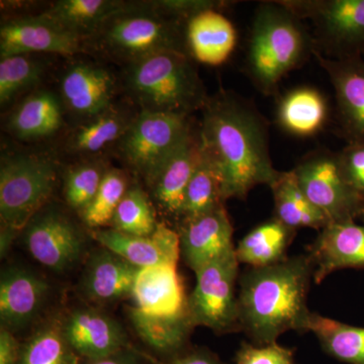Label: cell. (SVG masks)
Here are the masks:
<instances>
[{
    "instance_id": "1",
    "label": "cell",
    "mask_w": 364,
    "mask_h": 364,
    "mask_svg": "<svg viewBox=\"0 0 364 364\" xmlns=\"http://www.w3.org/2000/svg\"><path fill=\"white\" fill-rule=\"evenodd\" d=\"M198 128L203 156L217 170L225 200H244L255 186H270L280 172L268 146V126L259 112L234 93L208 98Z\"/></svg>"
},
{
    "instance_id": "2",
    "label": "cell",
    "mask_w": 364,
    "mask_h": 364,
    "mask_svg": "<svg viewBox=\"0 0 364 364\" xmlns=\"http://www.w3.org/2000/svg\"><path fill=\"white\" fill-rule=\"evenodd\" d=\"M314 267L308 254L277 264L248 267L239 277L240 331L252 344L277 343L284 333H306L311 312L308 294Z\"/></svg>"
},
{
    "instance_id": "3",
    "label": "cell",
    "mask_w": 364,
    "mask_h": 364,
    "mask_svg": "<svg viewBox=\"0 0 364 364\" xmlns=\"http://www.w3.org/2000/svg\"><path fill=\"white\" fill-rule=\"evenodd\" d=\"M186 30V23L163 13L153 1H126L85 41V53L123 67L163 52L188 54Z\"/></svg>"
},
{
    "instance_id": "4",
    "label": "cell",
    "mask_w": 364,
    "mask_h": 364,
    "mask_svg": "<svg viewBox=\"0 0 364 364\" xmlns=\"http://www.w3.org/2000/svg\"><path fill=\"white\" fill-rule=\"evenodd\" d=\"M119 83L139 112L191 117L203 111L210 98L186 53H159L124 67Z\"/></svg>"
},
{
    "instance_id": "5",
    "label": "cell",
    "mask_w": 364,
    "mask_h": 364,
    "mask_svg": "<svg viewBox=\"0 0 364 364\" xmlns=\"http://www.w3.org/2000/svg\"><path fill=\"white\" fill-rule=\"evenodd\" d=\"M315 50L301 20L280 1L263 2L254 14L246 58L249 77L264 95Z\"/></svg>"
},
{
    "instance_id": "6",
    "label": "cell",
    "mask_w": 364,
    "mask_h": 364,
    "mask_svg": "<svg viewBox=\"0 0 364 364\" xmlns=\"http://www.w3.org/2000/svg\"><path fill=\"white\" fill-rule=\"evenodd\" d=\"M59 164L48 153L21 152L2 158L0 167L1 253L51 198Z\"/></svg>"
},
{
    "instance_id": "7",
    "label": "cell",
    "mask_w": 364,
    "mask_h": 364,
    "mask_svg": "<svg viewBox=\"0 0 364 364\" xmlns=\"http://www.w3.org/2000/svg\"><path fill=\"white\" fill-rule=\"evenodd\" d=\"M189 117L139 112L114 147L119 159L149 184L165 162L193 134Z\"/></svg>"
},
{
    "instance_id": "8",
    "label": "cell",
    "mask_w": 364,
    "mask_h": 364,
    "mask_svg": "<svg viewBox=\"0 0 364 364\" xmlns=\"http://www.w3.org/2000/svg\"><path fill=\"white\" fill-rule=\"evenodd\" d=\"M299 20L315 26V50L333 59L361 57L364 0H282Z\"/></svg>"
},
{
    "instance_id": "9",
    "label": "cell",
    "mask_w": 364,
    "mask_h": 364,
    "mask_svg": "<svg viewBox=\"0 0 364 364\" xmlns=\"http://www.w3.org/2000/svg\"><path fill=\"white\" fill-rule=\"evenodd\" d=\"M239 265L233 251L195 272L196 287L188 298V317L193 327L203 326L220 334L240 331Z\"/></svg>"
},
{
    "instance_id": "10",
    "label": "cell",
    "mask_w": 364,
    "mask_h": 364,
    "mask_svg": "<svg viewBox=\"0 0 364 364\" xmlns=\"http://www.w3.org/2000/svg\"><path fill=\"white\" fill-rule=\"evenodd\" d=\"M291 171L306 198L330 223L356 221L361 218L363 200L349 186L338 153L313 151L301 158Z\"/></svg>"
},
{
    "instance_id": "11",
    "label": "cell",
    "mask_w": 364,
    "mask_h": 364,
    "mask_svg": "<svg viewBox=\"0 0 364 364\" xmlns=\"http://www.w3.org/2000/svg\"><path fill=\"white\" fill-rule=\"evenodd\" d=\"M58 97L64 111L80 122L97 116L114 104L121 90L119 78L93 62L76 61L65 67L59 79Z\"/></svg>"
},
{
    "instance_id": "12",
    "label": "cell",
    "mask_w": 364,
    "mask_h": 364,
    "mask_svg": "<svg viewBox=\"0 0 364 364\" xmlns=\"http://www.w3.org/2000/svg\"><path fill=\"white\" fill-rule=\"evenodd\" d=\"M85 53V42L43 14L4 21L0 28V57L53 54L72 57Z\"/></svg>"
},
{
    "instance_id": "13",
    "label": "cell",
    "mask_w": 364,
    "mask_h": 364,
    "mask_svg": "<svg viewBox=\"0 0 364 364\" xmlns=\"http://www.w3.org/2000/svg\"><path fill=\"white\" fill-rule=\"evenodd\" d=\"M23 231L28 252L50 269L64 272L82 252L83 242L77 228L58 210H41Z\"/></svg>"
},
{
    "instance_id": "14",
    "label": "cell",
    "mask_w": 364,
    "mask_h": 364,
    "mask_svg": "<svg viewBox=\"0 0 364 364\" xmlns=\"http://www.w3.org/2000/svg\"><path fill=\"white\" fill-rule=\"evenodd\" d=\"M334 90L337 117L349 143L364 144V59H333L314 50Z\"/></svg>"
},
{
    "instance_id": "15",
    "label": "cell",
    "mask_w": 364,
    "mask_h": 364,
    "mask_svg": "<svg viewBox=\"0 0 364 364\" xmlns=\"http://www.w3.org/2000/svg\"><path fill=\"white\" fill-rule=\"evenodd\" d=\"M61 326L72 350L82 360L107 358L130 348L122 325L95 309L75 310Z\"/></svg>"
},
{
    "instance_id": "16",
    "label": "cell",
    "mask_w": 364,
    "mask_h": 364,
    "mask_svg": "<svg viewBox=\"0 0 364 364\" xmlns=\"http://www.w3.org/2000/svg\"><path fill=\"white\" fill-rule=\"evenodd\" d=\"M181 255L193 272L235 251L234 229L225 205L181 222Z\"/></svg>"
},
{
    "instance_id": "17",
    "label": "cell",
    "mask_w": 364,
    "mask_h": 364,
    "mask_svg": "<svg viewBox=\"0 0 364 364\" xmlns=\"http://www.w3.org/2000/svg\"><path fill=\"white\" fill-rule=\"evenodd\" d=\"M306 254L312 261L316 284L337 270L364 269V225L330 223L318 231Z\"/></svg>"
},
{
    "instance_id": "18",
    "label": "cell",
    "mask_w": 364,
    "mask_h": 364,
    "mask_svg": "<svg viewBox=\"0 0 364 364\" xmlns=\"http://www.w3.org/2000/svg\"><path fill=\"white\" fill-rule=\"evenodd\" d=\"M92 237L102 247L139 268L177 265L181 256L179 234L163 223H158L149 236H134L111 228L93 230Z\"/></svg>"
},
{
    "instance_id": "19",
    "label": "cell",
    "mask_w": 364,
    "mask_h": 364,
    "mask_svg": "<svg viewBox=\"0 0 364 364\" xmlns=\"http://www.w3.org/2000/svg\"><path fill=\"white\" fill-rule=\"evenodd\" d=\"M133 107L131 102H114L105 112L80 122L66 136L63 152L85 160L116 147L138 114Z\"/></svg>"
},
{
    "instance_id": "20",
    "label": "cell",
    "mask_w": 364,
    "mask_h": 364,
    "mask_svg": "<svg viewBox=\"0 0 364 364\" xmlns=\"http://www.w3.org/2000/svg\"><path fill=\"white\" fill-rule=\"evenodd\" d=\"M49 284L26 268H6L0 279V318L2 327L14 332L30 324L44 304Z\"/></svg>"
},
{
    "instance_id": "21",
    "label": "cell",
    "mask_w": 364,
    "mask_h": 364,
    "mask_svg": "<svg viewBox=\"0 0 364 364\" xmlns=\"http://www.w3.org/2000/svg\"><path fill=\"white\" fill-rule=\"evenodd\" d=\"M131 298L138 310L160 317L188 313V298L177 265L159 264L139 269Z\"/></svg>"
},
{
    "instance_id": "22",
    "label": "cell",
    "mask_w": 364,
    "mask_h": 364,
    "mask_svg": "<svg viewBox=\"0 0 364 364\" xmlns=\"http://www.w3.org/2000/svg\"><path fill=\"white\" fill-rule=\"evenodd\" d=\"M202 160L198 131H193L148 184L155 202L165 215L181 220L186 189Z\"/></svg>"
},
{
    "instance_id": "23",
    "label": "cell",
    "mask_w": 364,
    "mask_h": 364,
    "mask_svg": "<svg viewBox=\"0 0 364 364\" xmlns=\"http://www.w3.org/2000/svg\"><path fill=\"white\" fill-rule=\"evenodd\" d=\"M64 107L58 95L38 90L16 104L6 119V129L26 142L45 140L56 135L64 124Z\"/></svg>"
},
{
    "instance_id": "24",
    "label": "cell",
    "mask_w": 364,
    "mask_h": 364,
    "mask_svg": "<svg viewBox=\"0 0 364 364\" xmlns=\"http://www.w3.org/2000/svg\"><path fill=\"white\" fill-rule=\"evenodd\" d=\"M186 47L191 59L205 65L225 63L234 52L237 33L220 9H208L186 23Z\"/></svg>"
},
{
    "instance_id": "25",
    "label": "cell",
    "mask_w": 364,
    "mask_h": 364,
    "mask_svg": "<svg viewBox=\"0 0 364 364\" xmlns=\"http://www.w3.org/2000/svg\"><path fill=\"white\" fill-rule=\"evenodd\" d=\"M140 268L117 254L102 249L90 256L81 289L95 303H111L131 296Z\"/></svg>"
},
{
    "instance_id": "26",
    "label": "cell",
    "mask_w": 364,
    "mask_h": 364,
    "mask_svg": "<svg viewBox=\"0 0 364 364\" xmlns=\"http://www.w3.org/2000/svg\"><path fill=\"white\" fill-rule=\"evenodd\" d=\"M296 230L277 218L261 223L246 234L235 248L237 259L248 267H265L286 259Z\"/></svg>"
},
{
    "instance_id": "27",
    "label": "cell",
    "mask_w": 364,
    "mask_h": 364,
    "mask_svg": "<svg viewBox=\"0 0 364 364\" xmlns=\"http://www.w3.org/2000/svg\"><path fill=\"white\" fill-rule=\"evenodd\" d=\"M277 119L280 128L291 135L303 138L316 135L327 121V102L315 88H294L279 100Z\"/></svg>"
},
{
    "instance_id": "28",
    "label": "cell",
    "mask_w": 364,
    "mask_h": 364,
    "mask_svg": "<svg viewBox=\"0 0 364 364\" xmlns=\"http://www.w3.org/2000/svg\"><path fill=\"white\" fill-rule=\"evenodd\" d=\"M129 318L136 334L150 349L173 358L186 350L193 326L188 314L174 317L149 315L135 306L129 309Z\"/></svg>"
},
{
    "instance_id": "29",
    "label": "cell",
    "mask_w": 364,
    "mask_h": 364,
    "mask_svg": "<svg viewBox=\"0 0 364 364\" xmlns=\"http://www.w3.org/2000/svg\"><path fill=\"white\" fill-rule=\"evenodd\" d=\"M124 4L119 0H59L41 14L85 42Z\"/></svg>"
},
{
    "instance_id": "30",
    "label": "cell",
    "mask_w": 364,
    "mask_h": 364,
    "mask_svg": "<svg viewBox=\"0 0 364 364\" xmlns=\"http://www.w3.org/2000/svg\"><path fill=\"white\" fill-rule=\"evenodd\" d=\"M274 200V215L287 227L294 230L311 228L321 231L329 220L306 198L299 188L293 171H280L272 186Z\"/></svg>"
},
{
    "instance_id": "31",
    "label": "cell",
    "mask_w": 364,
    "mask_h": 364,
    "mask_svg": "<svg viewBox=\"0 0 364 364\" xmlns=\"http://www.w3.org/2000/svg\"><path fill=\"white\" fill-rule=\"evenodd\" d=\"M306 332L315 335L321 348L332 358L346 364H364V327L312 312Z\"/></svg>"
},
{
    "instance_id": "32",
    "label": "cell",
    "mask_w": 364,
    "mask_h": 364,
    "mask_svg": "<svg viewBox=\"0 0 364 364\" xmlns=\"http://www.w3.org/2000/svg\"><path fill=\"white\" fill-rule=\"evenodd\" d=\"M41 54H18L0 60V105L13 104L23 93L37 90L47 70V60Z\"/></svg>"
},
{
    "instance_id": "33",
    "label": "cell",
    "mask_w": 364,
    "mask_h": 364,
    "mask_svg": "<svg viewBox=\"0 0 364 364\" xmlns=\"http://www.w3.org/2000/svg\"><path fill=\"white\" fill-rule=\"evenodd\" d=\"M221 178L217 170L203 156L186 189L181 222L195 219L224 205Z\"/></svg>"
},
{
    "instance_id": "34",
    "label": "cell",
    "mask_w": 364,
    "mask_h": 364,
    "mask_svg": "<svg viewBox=\"0 0 364 364\" xmlns=\"http://www.w3.org/2000/svg\"><path fill=\"white\" fill-rule=\"evenodd\" d=\"M78 358L64 337L62 326L49 324L21 345L18 364H79Z\"/></svg>"
},
{
    "instance_id": "35",
    "label": "cell",
    "mask_w": 364,
    "mask_h": 364,
    "mask_svg": "<svg viewBox=\"0 0 364 364\" xmlns=\"http://www.w3.org/2000/svg\"><path fill=\"white\" fill-rule=\"evenodd\" d=\"M129 188L128 177L123 170L107 168L97 195L80 214L86 226L97 230L112 225L117 205Z\"/></svg>"
},
{
    "instance_id": "36",
    "label": "cell",
    "mask_w": 364,
    "mask_h": 364,
    "mask_svg": "<svg viewBox=\"0 0 364 364\" xmlns=\"http://www.w3.org/2000/svg\"><path fill=\"white\" fill-rule=\"evenodd\" d=\"M157 225L154 208L145 191L140 186H130L117 205L112 229L134 236H149Z\"/></svg>"
},
{
    "instance_id": "37",
    "label": "cell",
    "mask_w": 364,
    "mask_h": 364,
    "mask_svg": "<svg viewBox=\"0 0 364 364\" xmlns=\"http://www.w3.org/2000/svg\"><path fill=\"white\" fill-rule=\"evenodd\" d=\"M107 170L104 163L93 160V158L72 165L64 177V196L67 205L81 214L97 195Z\"/></svg>"
},
{
    "instance_id": "38",
    "label": "cell",
    "mask_w": 364,
    "mask_h": 364,
    "mask_svg": "<svg viewBox=\"0 0 364 364\" xmlns=\"http://www.w3.org/2000/svg\"><path fill=\"white\" fill-rule=\"evenodd\" d=\"M235 364H296L294 351L279 343L255 345L242 343Z\"/></svg>"
},
{
    "instance_id": "39",
    "label": "cell",
    "mask_w": 364,
    "mask_h": 364,
    "mask_svg": "<svg viewBox=\"0 0 364 364\" xmlns=\"http://www.w3.org/2000/svg\"><path fill=\"white\" fill-rule=\"evenodd\" d=\"M338 155L349 186L364 203V144L349 143Z\"/></svg>"
},
{
    "instance_id": "40",
    "label": "cell",
    "mask_w": 364,
    "mask_h": 364,
    "mask_svg": "<svg viewBox=\"0 0 364 364\" xmlns=\"http://www.w3.org/2000/svg\"><path fill=\"white\" fill-rule=\"evenodd\" d=\"M162 364H226L207 348L188 349Z\"/></svg>"
},
{
    "instance_id": "41",
    "label": "cell",
    "mask_w": 364,
    "mask_h": 364,
    "mask_svg": "<svg viewBox=\"0 0 364 364\" xmlns=\"http://www.w3.org/2000/svg\"><path fill=\"white\" fill-rule=\"evenodd\" d=\"M21 345L14 332L1 327L0 330V364H18Z\"/></svg>"
},
{
    "instance_id": "42",
    "label": "cell",
    "mask_w": 364,
    "mask_h": 364,
    "mask_svg": "<svg viewBox=\"0 0 364 364\" xmlns=\"http://www.w3.org/2000/svg\"><path fill=\"white\" fill-rule=\"evenodd\" d=\"M79 364H141L136 352L131 348L124 349L107 358L95 359V360H82Z\"/></svg>"
},
{
    "instance_id": "43",
    "label": "cell",
    "mask_w": 364,
    "mask_h": 364,
    "mask_svg": "<svg viewBox=\"0 0 364 364\" xmlns=\"http://www.w3.org/2000/svg\"><path fill=\"white\" fill-rule=\"evenodd\" d=\"M361 218H363V221H364V203H363V214H361Z\"/></svg>"
},
{
    "instance_id": "44",
    "label": "cell",
    "mask_w": 364,
    "mask_h": 364,
    "mask_svg": "<svg viewBox=\"0 0 364 364\" xmlns=\"http://www.w3.org/2000/svg\"><path fill=\"white\" fill-rule=\"evenodd\" d=\"M361 57H363V58L364 59V50H363V54H361Z\"/></svg>"
}]
</instances>
